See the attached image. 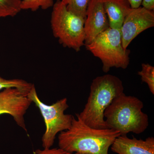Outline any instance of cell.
<instances>
[{
	"label": "cell",
	"mask_w": 154,
	"mask_h": 154,
	"mask_svg": "<svg viewBox=\"0 0 154 154\" xmlns=\"http://www.w3.org/2000/svg\"><path fill=\"white\" fill-rule=\"evenodd\" d=\"M67 9L79 17L86 18V11L91 0H61Z\"/></svg>",
	"instance_id": "cell-14"
},
{
	"label": "cell",
	"mask_w": 154,
	"mask_h": 154,
	"mask_svg": "<svg viewBox=\"0 0 154 154\" xmlns=\"http://www.w3.org/2000/svg\"><path fill=\"white\" fill-rule=\"evenodd\" d=\"M111 149L118 154H154V138L143 140L120 135L113 142Z\"/></svg>",
	"instance_id": "cell-10"
},
{
	"label": "cell",
	"mask_w": 154,
	"mask_h": 154,
	"mask_svg": "<svg viewBox=\"0 0 154 154\" xmlns=\"http://www.w3.org/2000/svg\"><path fill=\"white\" fill-rule=\"evenodd\" d=\"M109 27L120 30L125 18L131 9L127 0H102Z\"/></svg>",
	"instance_id": "cell-11"
},
{
	"label": "cell",
	"mask_w": 154,
	"mask_h": 154,
	"mask_svg": "<svg viewBox=\"0 0 154 154\" xmlns=\"http://www.w3.org/2000/svg\"><path fill=\"white\" fill-rule=\"evenodd\" d=\"M76 116L77 119L73 116L70 127L59 134V148L72 154H108L109 148L121 135L119 132L91 128Z\"/></svg>",
	"instance_id": "cell-1"
},
{
	"label": "cell",
	"mask_w": 154,
	"mask_h": 154,
	"mask_svg": "<svg viewBox=\"0 0 154 154\" xmlns=\"http://www.w3.org/2000/svg\"><path fill=\"white\" fill-rule=\"evenodd\" d=\"M33 85V84L21 79H7L0 76V91L7 88H16L27 96Z\"/></svg>",
	"instance_id": "cell-13"
},
{
	"label": "cell",
	"mask_w": 154,
	"mask_h": 154,
	"mask_svg": "<svg viewBox=\"0 0 154 154\" xmlns=\"http://www.w3.org/2000/svg\"><path fill=\"white\" fill-rule=\"evenodd\" d=\"M143 102L137 97L124 93L115 98L104 112L107 128L115 130L121 135L130 132L140 134L149 125V117L142 111Z\"/></svg>",
	"instance_id": "cell-3"
},
{
	"label": "cell",
	"mask_w": 154,
	"mask_h": 154,
	"mask_svg": "<svg viewBox=\"0 0 154 154\" xmlns=\"http://www.w3.org/2000/svg\"><path fill=\"white\" fill-rule=\"evenodd\" d=\"M54 0H22V10H30L33 12L41 9L43 10L52 8Z\"/></svg>",
	"instance_id": "cell-15"
},
{
	"label": "cell",
	"mask_w": 154,
	"mask_h": 154,
	"mask_svg": "<svg viewBox=\"0 0 154 154\" xmlns=\"http://www.w3.org/2000/svg\"><path fill=\"white\" fill-rule=\"evenodd\" d=\"M52 8L50 22L54 36L63 47L79 51L85 45V18L69 11L61 0L54 2Z\"/></svg>",
	"instance_id": "cell-4"
},
{
	"label": "cell",
	"mask_w": 154,
	"mask_h": 154,
	"mask_svg": "<svg viewBox=\"0 0 154 154\" xmlns=\"http://www.w3.org/2000/svg\"><path fill=\"white\" fill-rule=\"evenodd\" d=\"M22 0H0V18L14 17L22 11Z\"/></svg>",
	"instance_id": "cell-12"
},
{
	"label": "cell",
	"mask_w": 154,
	"mask_h": 154,
	"mask_svg": "<svg viewBox=\"0 0 154 154\" xmlns=\"http://www.w3.org/2000/svg\"><path fill=\"white\" fill-rule=\"evenodd\" d=\"M32 103L27 95L17 88H5L0 92V115L11 116L17 125L27 132L24 116Z\"/></svg>",
	"instance_id": "cell-7"
},
{
	"label": "cell",
	"mask_w": 154,
	"mask_h": 154,
	"mask_svg": "<svg viewBox=\"0 0 154 154\" xmlns=\"http://www.w3.org/2000/svg\"><path fill=\"white\" fill-rule=\"evenodd\" d=\"M33 154H72L60 148H43V149H37Z\"/></svg>",
	"instance_id": "cell-17"
},
{
	"label": "cell",
	"mask_w": 154,
	"mask_h": 154,
	"mask_svg": "<svg viewBox=\"0 0 154 154\" xmlns=\"http://www.w3.org/2000/svg\"><path fill=\"white\" fill-rule=\"evenodd\" d=\"M27 97L38 107L44 119L45 130L42 138V147L50 148L57 134L67 130L71 125L73 116L64 113L69 107L67 99L63 98L52 105H46L39 99L34 84Z\"/></svg>",
	"instance_id": "cell-6"
},
{
	"label": "cell",
	"mask_w": 154,
	"mask_h": 154,
	"mask_svg": "<svg viewBox=\"0 0 154 154\" xmlns=\"http://www.w3.org/2000/svg\"><path fill=\"white\" fill-rule=\"evenodd\" d=\"M124 87L119 78L107 74L96 77L91 83L90 95L83 111L76 116L88 126L107 128L104 112L113 99L122 94Z\"/></svg>",
	"instance_id": "cell-2"
},
{
	"label": "cell",
	"mask_w": 154,
	"mask_h": 154,
	"mask_svg": "<svg viewBox=\"0 0 154 154\" xmlns=\"http://www.w3.org/2000/svg\"><path fill=\"white\" fill-rule=\"evenodd\" d=\"M131 8H137L141 6L143 0H127Z\"/></svg>",
	"instance_id": "cell-19"
},
{
	"label": "cell",
	"mask_w": 154,
	"mask_h": 154,
	"mask_svg": "<svg viewBox=\"0 0 154 154\" xmlns=\"http://www.w3.org/2000/svg\"><path fill=\"white\" fill-rule=\"evenodd\" d=\"M141 6L149 11H154V0H143Z\"/></svg>",
	"instance_id": "cell-18"
},
{
	"label": "cell",
	"mask_w": 154,
	"mask_h": 154,
	"mask_svg": "<svg viewBox=\"0 0 154 154\" xmlns=\"http://www.w3.org/2000/svg\"><path fill=\"white\" fill-rule=\"evenodd\" d=\"M154 26V12L143 7L131 8L126 15L121 31L123 48L127 49L131 42L141 33Z\"/></svg>",
	"instance_id": "cell-8"
},
{
	"label": "cell",
	"mask_w": 154,
	"mask_h": 154,
	"mask_svg": "<svg viewBox=\"0 0 154 154\" xmlns=\"http://www.w3.org/2000/svg\"><path fill=\"white\" fill-rule=\"evenodd\" d=\"M75 154H91L89 153H85L76 152Z\"/></svg>",
	"instance_id": "cell-20"
},
{
	"label": "cell",
	"mask_w": 154,
	"mask_h": 154,
	"mask_svg": "<svg viewBox=\"0 0 154 154\" xmlns=\"http://www.w3.org/2000/svg\"><path fill=\"white\" fill-rule=\"evenodd\" d=\"M85 46L101 60L104 72L113 67L126 69L129 65L130 50L122 46L120 30L109 28Z\"/></svg>",
	"instance_id": "cell-5"
},
{
	"label": "cell",
	"mask_w": 154,
	"mask_h": 154,
	"mask_svg": "<svg viewBox=\"0 0 154 154\" xmlns=\"http://www.w3.org/2000/svg\"><path fill=\"white\" fill-rule=\"evenodd\" d=\"M109 27L102 0H91L86 11L84 28L85 45L90 44L96 36Z\"/></svg>",
	"instance_id": "cell-9"
},
{
	"label": "cell",
	"mask_w": 154,
	"mask_h": 154,
	"mask_svg": "<svg viewBox=\"0 0 154 154\" xmlns=\"http://www.w3.org/2000/svg\"><path fill=\"white\" fill-rule=\"evenodd\" d=\"M142 69L138 72L142 81L148 86L151 93L154 94V67L149 64H142Z\"/></svg>",
	"instance_id": "cell-16"
}]
</instances>
